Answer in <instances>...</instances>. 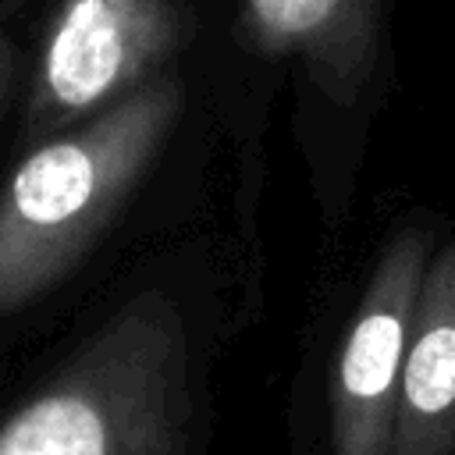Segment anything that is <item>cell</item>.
<instances>
[{
	"label": "cell",
	"instance_id": "3957f363",
	"mask_svg": "<svg viewBox=\"0 0 455 455\" xmlns=\"http://www.w3.org/2000/svg\"><path fill=\"white\" fill-rule=\"evenodd\" d=\"M178 0H57L28 92L36 139L75 128L171 71L185 43Z\"/></svg>",
	"mask_w": 455,
	"mask_h": 455
},
{
	"label": "cell",
	"instance_id": "277c9868",
	"mask_svg": "<svg viewBox=\"0 0 455 455\" xmlns=\"http://www.w3.org/2000/svg\"><path fill=\"white\" fill-rule=\"evenodd\" d=\"M430 263L419 228L380 252L341 338L331 377V455H387L412 316Z\"/></svg>",
	"mask_w": 455,
	"mask_h": 455
},
{
	"label": "cell",
	"instance_id": "52a82bcc",
	"mask_svg": "<svg viewBox=\"0 0 455 455\" xmlns=\"http://www.w3.org/2000/svg\"><path fill=\"white\" fill-rule=\"evenodd\" d=\"M14 68H18V50L11 43L7 32H0V114L7 107V92H11V82H14Z\"/></svg>",
	"mask_w": 455,
	"mask_h": 455
},
{
	"label": "cell",
	"instance_id": "5b68a950",
	"mask_svg": "<svg viewBox=\"0 0 455 455\" xmlns=\"http://www.w3.org/2000/svg\"><path fill=\"white\" fill-rule=\"evenodd\" d=\"M384 0H242L249 43L270 57H299L334 100H352L380 53Z\"/></svg>",
	"mask_w": 455,
	"mask_h": 455
},
{
	"label": "cell",
	"instance_id": "8992f818",
	"mask_svg": "<svg viewBox=\"0 0 455 455\" xmlns=\"http://www.w3.org/2000/svg\"><path fill=\"white\" fill-rule=\"evenodd\" d=\"M387 455H455V242L423 274Z\"/></svg>",
	"mask_w": 455,
	"mask_h": 455
},
{
	"label": "cell",
	"instance_id": "7a4b0ae2",
	"mask_svg": "<svg viewBox=\"0 0 455 455\" xmlns=\"http://www.w3.org/2000/svg\"><path fill=\"white\" fill-rule=\"evenodd\" d=\"M188 423L181 309L142 291L0 419V455H188Z\"/></svg>",
	"mask_w": 455,
	"mask_h": 455
},
{
	"label": "cell",
	"instance_id": "6da1fadb",
	"mask_svg": "<svg viewBox=\"0 0 455 455\" xmlns=\"http://www.w3.org/2000/svg\"><path fill=\"white\" fill-rule=\"evenodd\" d=\"M181 107L185 89L167 71L14 164L0 185V316L75 274L153 167Z\"/></svg>",
	"mask_w": 455,
	"mask_h": 455
}]
</instances>
